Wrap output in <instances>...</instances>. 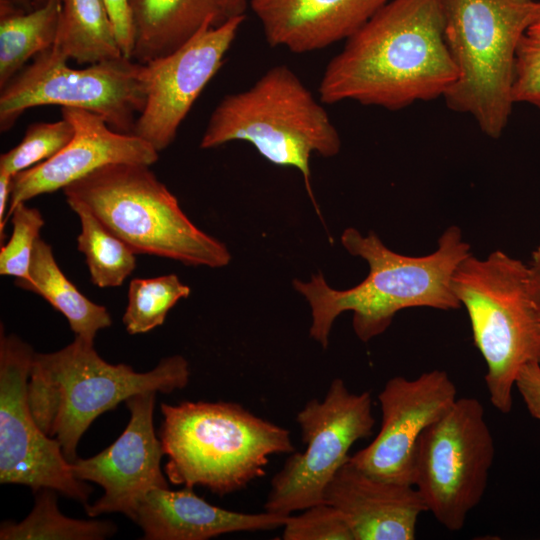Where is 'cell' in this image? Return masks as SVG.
Returning <instances> with one entry per match:
<instances>
[{"label":"cell","instance_id":"obj_24","mask_svg":"<svg viewBox=\"0 0 540 540\" xmlns=\"http://www.w3.org/2000/svg\"><path fill=\"white\" fill-rule=\"evenodd\" d=\"M56 491L36 492L30 514L21 522L1 523V540H103L113 536L117 527L109 521L73 519L57 507Z\"/></svg>","mask_w":540,"mask_h":540},{"label":"cell","instance_id":"obj_33","mask_svg":"<svg viewBox=\"0 0 540 540\" xmlns=\"http://www.w3.org/2000/svg\"><path fill=\"white\" fill-rule=\"evenodd\" d=\"M13 176L0 171V240L5 238L4 220L8 212Z\"/></svg>","mask_w":540,"mask_h":540},{"label":"cell","instance_id":"obj_2","mask_svg":"<svg viewBox=\"0 0 540 540\" xmlns=\"http://www.w3.org/2000/svg\"><path fill=\"white\" fill-rule=\"evenodd\" d=\"M341 243L351 255L368 263L369 274L361 283L337 290L327 284L321 273L313 275L309 282L293 280V287L311 307L310 336L324 349L334 321L346 311L353 312L352 325L357 337L368 342L382 334L395 314L405 308L461 307L452 289V277L471 252L457 226L447 228L437 249L425 256L394 252L373 231L363 236L354 228L344 230Z\"/></svg>","mask_w":540,"mask_h":540},{"label":"cell","instance_id":"obj_17","mask_svg":"<svg viewBox=\"0 0 540 540\" xmlns=\"http://www.w3.org/2000/svg\"><path fill=\"white\" fill-rule=\"evenodd\" d=\"M324 502L343 514L354 540H413L427 512L413 485L377 479L349 459L327 485Z\"/></svg>","mask_w":540,"mask_h":540},{"label":"cell","instance_id":"obj_35","mask_svg":"<svg viewBox=\"0 0 540 540\" xmlns=\"http://www.w3.org/2000/svg\"><path fill=\"white\" fill-rule=\"evenodd\" d=\"M222 21L245 15L247 0H218Z\"/></svg>","mask_w":540,"mask_h":540},{"label":"cell","instance_id":"obj_19","mask_svg":"<svg viewBox=\"0 0 540 540\" xmlns=\"http://www.w3.org/2000/svg\"><path fill=\"white\" fill-rule=\"evenodd\" d=\"M288 516L243 513L210 504L193 488H156L141 500L135 522L146 540H207L223 534L281 528Z\"/></svg>","mask_w":540,"mask_h":540},{"label":"cell","instance_id":"obj_20","mask_svg":"<svg viewBox=\"0 0 540 540\" xmlns=\"http://www.w3.org/2000/svg\"><path fill=\"white\" fill-rule=\"evenodd\" d=\"M134 27L132 60L146 64L223 21L218 0H130Z\"/></svg>","mask_w":540,"mask_h":540},{"label":"cell","instance_id":"obj_30","mask_svg":"<svg viewBox=\"0 0 540 540\" xmlns=\"http://www.w3.org/2000/svg\"><path fill=\"white\" fill-rule=\"evenodd\" d=\"M513 102L540 108V37L525 34L518 46L512 84Z\"/></svg>","mask_w":540,"mask_h":540},{"label":"cell","instance_id":"obj_38","mask_svg":"<svg viewBox=\"0 0 540 540\" xmlns=\"http://www.w3.org/2000/svg\"><path fill=\"white\" fill-rule=\"evenodd\" d=\"M34 4L36 3L37 6H40L48 1H60V0H33Z\"/></svg>","mask_w":540,"mask_h":540},{"label":"cell","instance_id":"obj_31","mask_svg":"<svg viewBox=\"0 0 540 540\" xmlns=\"http://www.w3.org/2000/svg\"><path fill=\"white\" fill-rule=\"evenodd\" d=\"M124 57L132 59L134 27L130 0H102Z\"/></svg>","mask_w":540,"mask_h":540},{"label":"cell","instance_id":"obj_10","mask_svg":"<svg viewBox=\"0 0 540 540\" xmlns=\"http://www.w3.org/2000/svg\"><path fill=\"white\" fill-rule=\"evenodd\" d=\"M494 457V439L476 398H457L423 431L416 445L414 487L446 529L461 530L481 502Z\"/></svg>","mask_w":540,"mask_h":540},{"label":"cell","instance_id":"obj_23","mask_svg":"<svg viewBox=\"0 0 540 540\" xmlns=\"http://www.w3.org/2000/svg\"><path fill=\"white\" fill-rule=\"evenodd\" d=\"M53 45L79 64H95L124 57L102 0H60Z\"/></svg>","mask_w":540,"mask_h":540},{"label":"cell","instance_id":"obj_1","mask_svg":"<svg viewBox=\"0 0 540 540\" xmlns=\"http://www.w3.org/2000/svg\"><path fill=\"white\" fill-rule=\"evenodd\" d=\"M457 76L441 0H389L330 60L318 91L326 104L398 110L444 97Z\"/></svg>","mask_w":540,"mask_h":540},{"label":"cell","instance_id":"obj_3","mask_svg":"<svg viewBox=\"0 0 540 540\" xmlns=\"http://www.w3.org/2000/svg\"><path fill=\"white\" fill-rule=\"evenodd\" d=\"M188 361L174 355L151 371L139 373L126 364L100 357L94 341L75 336L72 343L51 353H36L27 386L28 403L40 429L56 439L73 463L82 435L104 412L131 396L156 391L172 393L187 386Z\"/></svg>","mask_w":540,"mask_h":540},{"label":"cell","instance_id":"obj_7","mask_svg":"<svg viewBox=\"0 0 540 540\" xmlns=\"http://www.w3.org/2000/svg\"><path fill=\"white\" fill-rule=\"evenodd\" d=\"M63 192L68 204L86 207L136 254L211 268L231 261L226 245L192 223L148 165L109 164Z\"/></svg>","mask_w":540,"mask_h":540},{"label":"cell","instance_id":"obj_6","mask_svg":"<svg viewBox=\"0 0 540 540\" xmlns=\"http://www.w3.org/2000/svg\"><path fill=\"white\" fill-rule=\"evenodd\" d=\"M231 141L249 142L269 162L299 170L315 206L310 157H332L341 148L327 111L286 65L268 69L250 88L226 95L215 107L200 147Z\"/></svg>","mask_w":540,"mask_h":540},{"label":"cell","instance_id":"obj_25","mask_svg":"<svg viewBox=\"0 0 540 540\" xmlns=\"http://www.w3.org/2000/svg\"><path fill=\"white\" fill-rule=\"evenodd\" d=\"M68 205L80 218L77 248L85 256L91 281L100 288L120 286L136 267V253L86 207Z\"/></svg>","mask_w":540,"mask_h":540},{"label":"cell","instance_id":"obj_12","mask_svg":"<svg viewBox=\"0 0 540 540\" xmlns=\"http://www.w3.org/2000/svg\"><path fill=\"white\" fill-rule=\"evenodd\" d=\"M35 352L14 334L0 335V483L35 493L52 489L87 505L91 487L77 479L60 443L36 423L27 386Z\"/></svg>","mask_w":540,"mask_h":540},{"label":"cell","instance_id":"obj_22","mask_svg":"<svg viewBox=\"0 0 540 540\" xmlns=\"http://www.w3.org/2000/svg\"><path fill=\"white\" fill-rule=\"evenodd\" d=\"M60 1L23 10L0 0V88L18 74L28 60L51 48L56 40Z\"/></svg>","mask_w":540,"mask_h":540},{"label":"cell","instance_id":"obj_14","mask_svg":"<svg viewBox=\"0 0 540 540\" xmlns=\"http://www.w3.org/2000/svg\"><path fill=\"white\" fill-rule=\"evenodd\" d=\"M456 399V385L442 370L425 372L415 379H389L378 395L380 430L349 461L377 479L414 486L418 439Z\"/></svg>","mask_w":540,"mask_h":540},{"label":"cell","instance_id":"obj_28","mask_svg":"<svg viewBox=\"0 0 540 540\" xmlns=\"http://www.w3.org/2000/svg\"><path fill=\"white\" fill-rule=\"evenodd\" d=\"M11 219L12 235L0 249V274L18 280L29 278L35 244L44 219L40 211L21 202L7 213L4 224Z\"/></svg>","mask_w":540,"mask_h":540},{"label":"cell","instance_id":"obj_29","mask_svg":"<svg viewBox=\"0 0 540 540\" xmlns=\"http://www.w3.org/2000/svg\"><path fill=\"white\" fill-rule=\"evenodd\" d=\"M302 511L287 517L283 540H354L345 517L334 506L322 502Z\"/></svg>","mask_w":540,"mask_h":540},{"label":"cell","instance_id":"obj_21","mask_svg":"<svg viewBox=\"0 0 540 540\" xmlns=\"http://www.w3.org/2000/svg\"><path fill=\"white\" fill-rule=\"evenodd\" d=\"M15 284L43 297L67 319L75 336L94 341L97 332L112 324L108 310L89 300L57 265L52 247L38 238L27 280Z\"/></svg>","mask_w":540,"mask_h":540},{"label":"cell","instance_id":"obj_32","mask_svg":"<svg viewBox=\"0 0 540 540\" xmlns=\"http://www.w3.org/2000/svg\"><path fill=\"white\" fill-rule=\"evenodd\" d=\"M528 412L540 420V364L531 362L524 365L515 381Z\"/></svg>","mask_w":540,"mask_h":540},{"label":"cell","instance_id":"obj_27","mask_svg":"<svg viewBox=\"0 0 540 540\" xmlns=\"http://www.w3.org/2000/svg\"><path fill=\"white\" fill-rule=\"evenodd\" d=\"M72 123L63 118L55 122H37L28 126L21 142L0 157V171L12 176L46 161L73 138Z\"/></svg>","mask_w":540,"mask_h":540},{"label":"cell","instance_id":"obj_36","mask_svg":"<svg viewBox=\"0 0 540 540\" xmlns=\"http://www.w3.org/2000/svg\"><path fill=\"white\" fill-rule=\"evenodd\" d=\"M6 1L11 2L12 4L26 11L31 10L34 4L33 0H6Z\"/></svg>","mask_w":540,"mask_h":540},{"label":"cell","instance_id":"obj_26","mask_svg":"<svg viewBox=\"0 0 540 540\" xmlns=\"http://www.w3.org/2000/svg\"><path fill=\"white\" fill-rule=\"evenodd\" d=\"M190 292V287L175 274L131 280L122 319L126 331L143 334L162 325L170 309Z\"/></svg>","mask_w":540,"mask_h":540},{"label":"cell","instance_id":"obj_16","mask_svg":"<svg viewBox=\"0 0 540 540\" xmlns=\"http://www.w3.org/2000/svg\"><path fill=\"white\" fill-rule=\"evenodd\" d=\"M61 113L74 127L73 138L50 159L13 176L8 212L38 195L64 189L103 166H150L158 160L159 152L148 142L113 130L95 113L69 107H62Z\"/></svg>","mask_w":540,"mask_h":540},{"label":"cell","instance_id":"obj_34","mask_svg":"<svg viewBox=\"0 0 540 540\" xmlns=\"http://www.w3.org/2000/svg\"><path fill=\"white\" fill-rule=\"evenodd\" d=\"M528 273L532 296L540 308V245L532 254V260L528 266Z\"/></svg>","mask_w":540,"mask_h":540},{"label":"cell","instance_id":"obj_5","mask_svg":"<svg viewBox=\"0 0 540 540\" xmlns=\"http://www.w3.org/2000/svg\"><path fill=\"white\" fill-rule=\"evenodd\" d=\"M444 37L457 79L444 95L447 106L471 115L497 139L511 115L516 52L540 21V1L441 0Z\"/></svg>","mask_w":540,"mask_h":540},{"label":"cell","instance_id":"obj_11","mask_svg":"<svg viewBox=\"0 0 540 540\" xmlns=\"http://www.w3.org/2000/svg\"><path fill=\"white\" fill-rule=\"evenodd\" d=\"M302 452H293L273 476L264 510L289 516L324 502V492L349 450L372 435L375 418L368 391L351 392L341 378L334 379L322 400L311 399L298 412Z\"/></svg>","mask_w":540,"mask_h":540},{"label":"cell","instance_id":"obj_9","mask_svg":"<svg viewBox=\"0 0 540 540\" xmlns=\"http://www.w3.org/2000/svg\"><path fill=\"white\" fill-rule=\"evenodd\" d=\"M55 47L37 54L0 93V130L41 105L83 109L115 131L133 134L146 99L144 64L121 57L74 69Z\"/></svg>","mask_w":540,"mask_h":540},{"label":"cell","instance_id":"obj_8","mask_svg":"<svg viewBox=\"0 0 540 540\" xmlns=\"http://www.w3.org/2000/svg\"><path fill=\"white\" fill-rule=\"evenodd\" d=\"M452 289L485 360L490 401L509 413L520 369L540 364V308L531 293L528 266L499 250L485 259L470 253L457 266Z\"/></svg>","mask_w":540,"mask_h":540},{"label":"cell","instance_id":"obj_4","mask_svg":"<svg viewBox=\"0 0 540 540\" xmlns=\"http://www.w3.org/2000/svg\"><path fill=\"white\" fill-rule=\"evenodd\" d=\"M161 412L164 471L176 485H200L223 497L262 477L271 455L295 452L288 429L238 403H162Z\"/></svg>","mask_w":540,"mask_h":540},{"label":"cell","instance_id":"obj_15","mask_svg":"<svg viewBox=\"0 0 540 540\" xmlns=\"http://www.w3.org/2000/svg\"><path fill=\"white\" fill-rule=\"evenodd\" d=\"M156 393L144 391L128 398L130 419L122 434L97 455L71 463L77 479L104 489L102 497L85 505L88 516L122 513L135 522L138 506L148 492L169 488L161 469L163 446L153 425Z\"/></svg>","mask_w":540,"mask_h":540},{"label":"cell","instance_id":"obj_18","mask_svg":"<svg viewBox=\"0 0 540 540\" xmlns=\"http://www.w3.org/2000/svg\"><path fill=\"white\" fill-rule=\"evenodd\" d=\"M389 0H251L266 41L307 53L347 40Z\"/></svg>","mask_w":540,"mask_h":540},{"label":"cell","instance_id":"obj_37","mask_svg":"<svg viewBox=\"0 0 540 540\" xmlns=\"http://www.w3.org/2000/svg\"><path fill=\"white\" fill-rule=\"evenodd\" d=\"M527 34L540 37V21L530 27L527 31Z\"/></svg>","mask_w":540,"mask_h":540},{"label":"cell","instance_id":"obj_13","mask_svg":"<svg viewBox=\"0 0 540 540\" xmlns=\"http://www.w3.org/2000/svg\"><path fill=\"white\" fill-rule=\"evenodd\" d=\"M245 15L206 26L177 50L144 64L146 99L133 134L157 152L178 128L209 81L221 68Z\"/></svg>","mask_w":540,"mask_h":540}]
</instances>
